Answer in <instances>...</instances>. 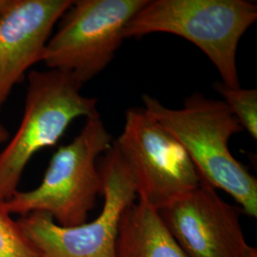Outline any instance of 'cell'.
Instances as JSON below:
<instances>
[{
    "label": "cell",
    "mask_w": 257,
    "mask_h": 257,
    "mask_svg": "<svg viewBox=\"0 0 257 257\" xmlns=\"http://www.w3.org/2000/svg\"><path fill=\"white\" fill-rule=\"evenodd\" d=\"M112 143L97 110L86 118L71 143L56 150L40 185L29 192L18 191L3 202L4 209L11 215L21 216L45 212L62 227L86 223L102 192L97 160Z\"/></svg>",
    "instance_id": "cell-3"
},
{
    "label": "cell",
    "mask_w": 257,
    "mask_h": 257,
    "mask_svg": "<svg viewBox=\"0 0 257 257\" xmlns=\"http://www.w3.org/2000/svg\"><path fill=\"white\" fill-rule=\"evenodd\" d=\"M133 175L138 198L157 210L202 182L182 145L143 108L128 109L113 141Z\"/></svg>",
    "instance_id": "cell-7"
},
{
    "label": "cell",
    "mask_w": 257,
    "mask_h": 257,
    "mask_svg": "<svg viewBox=\"0 0 257 257\" xmlns=\"http://www.w3.org/2000/svg\"><path fill=\"white\" fill-rule=\"evenodd\" d=\"M257 19L246 0H148L124 30L125 38L165 33L182 37L211 60L228 87H240L237 50Z\"/></svg>",
    "instance_id": "cell-2"
},
{
    "label": "cell",
    "mask_w": 257,
    "mask_h": 257,
    "mask_svg": "<svg viewBox=\"0 0 257 257\" xmlns=\"http://www.w3.org/2000/svg\"><path fill=\"white\" fill-rule=\"evenodd\" d=\"M214 90L221 94L223 101L239 124L253 140L257 139V90L241 87H228L223 83L214 84Z\"/></svg>",
    "instance_id": "cell-11"
},
{
    "label": "cell",
    "mask_w": 257,
    "mask_h": 257,
    "mask_svg": "<svg viewBox=\"0 0 257 257\" xmlns=\"http://www.w3.org/2000/svg\"><path fill=\"white\" fill-rule=\"evenodd\" d=\"M83 84L56 70L31 71L20 126L0 153V202L17 193L29 161L56 145L74 120L97 111V100L83 95Z\"/></svg>",
    "instance_id": "cell-4"
},
{
    "label": "cell",
    "mask_w": 257,
    "mask_h": 257,
    "mask_svg": "<svg viewBox=\"0 0 257 257\" xmlns=\"http://www.w3.org/2000/svg\"><path fill=\"white\" fill-rule=\"evenodd\" d=\"M243 257H257V249L251 246H249L247 252L245 253V255Z\"/></svg>",
    "instance_id": "cell-14"
},
{
    "label": "cell",
    "mask_w": 257,
    "mask_h": 257,
    "mask_svg": "<svg viewBox=\"0 0 257 257\" xmlns=\"http://www.w3.org/2000/svg\"><path fill=\"white\" fill-rule=\"evenodd\" d=\"M0 257H39L37 248L0 202Z\"/></svg>",
    "instance_id": "cell-12"
},
{
    "label": "cell",
    "mask_w": 257,
    "mask_h": 257,
    "mask_svg": "<svg viewBox=\"0 0 257 257\" xmlns=\"http://www.w3.org/2000/svg\"><path fill=\"white\" fill-rule=\"evenodd\" d=\"M9 3V0H0V12L4 9Z\"/></svg>",
    "instance_id": "cell-15"
},
{
    "label": "cell",
    "mask_w": 257,
    "mask_h": 257,
    "mask_svg": "<svg viewBox=\"0 0 257 257\" xmlns=\"http://www.w3.org/2000/svg\"><path fill=\"white\" fill-rule=\"evenodd\" d=\"M142 101L143 109L182 145L202 181L230 194L256 218V178L230 153V138L243 128L227 104L200 92L187 96L178 109L150 94H143Z\"/></svg>",
    "instance_id": "cell-1"
},
{
    "label": "cell",
    "mask_w": 257,
    "mask_h": 257,
    "mask_svg": "<svg viewBox=\"0 0 257 257\" xmlns=\"http://www.w3.org/2000/svg\"><path fill=\"white\" fill-rule=\"evenodd\" d=\"M148 0H76L61 17L42 62L88 82L110 64L125 39L124 30Z\"/></svg>",
    "instance_id": "cell-5"
},
{
    "label": "cell",
    "mask_w": 257,
    "mask_h": 257,
    "mask_svg": "<svg viewBox=\"0 0 257 257\" xmlns=\"http://www.w3.org/2000/svg\"><path fill=\"white\" fill-rule=\"evenodd\" d=\"M72 0H9L0 12V110L13 88L42 61L55 24Z\"/></svg>",
    "instance_id": "cell-9"
},
{
    "label": "cell",
    "mask_w": 257,
    "mask_h": 257,
    "mask_svg": "<svg viewBox=\"0 0 257 257\" xmlns=\"http://www.w3.org/2000/svg\"><path fill=\"white\" fill-rule=\"evenodd\" d=\"M98 170L104 204L92 222L62 227L45 212H32L19 220L39 257H115L123 212L138 196L133 175L114 142L102 157Z\"/></svg>",
    "instance_id": "cell-6"
},
{
    "label": "cell",
    "mask_w": 257,
    "mask_h": 257,
    "mask_svg": "<svg viewBox=\"0 0 257 257\" xmlns=\"http://www.w3.org/2000/svg\"><path fill=\"white\" fill-rule=\"evenodd\" d=\"M157 211L189 257H243L249 248L241 209L224 201L204 181Z\"/></svg>",
    "instance_id": "cell-8"
},
{
    "label": "cell",
    "mask_w": 257,
    "mask_h": 257,
    "mask_svg": "<svg viewBox=\"0 0 257 257\" xmlns=\"http://www.w3.org/2000/svg\"><path fill=\"white\" fill-rule=\"evenodd\" d=\"M9 138V132L5 128V126L0 122V144L4 143Z\"/></svg>",
    "instance_id": "cell-13"
},
{
    "label": "cell",
    "mask_w": 257,
    "mask_h": 257,
    "mask_svg": "<svg viewBox=\"0 0 257 257\" xmlns=\"http://www.w3.org/2000/svg\"><path fill=\"white\" fill-rule=\"evenodd\" d=\"M115 257H189L159 212L138 198L123 212L118 227Z\"/></svg>",
    "instance_id": "cell-10"
}]
</instances>
